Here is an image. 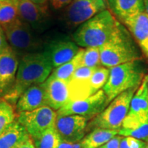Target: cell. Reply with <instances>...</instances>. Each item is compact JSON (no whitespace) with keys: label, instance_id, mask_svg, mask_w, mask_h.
Segmentation results:
<instances>
[{"label":"cell","instance_id":"ffe728a7","mask_svg":"<svg viewBox=\"0 0 148 148\" xmlns=\"http://www.w3.org/2000/svg\"><path fill=\"white\" fill-rule=\"evenodd\" d=\"M119 130L95 128L88 133L82 140L84 148H98L103 146L116 135Z\"/></svg>","mask_w":148,"mask_h":148},{"label":"cell","instance_id":"5b68a950","mask_svg":"<svg viewBox=\"0 0 148 148\" xmlns=\"http://www.w3.org/2000/svg\"><path fill=\"white\" fill-rule=\"evenodd\" d=\"M138 88L136 86L124 91L111 101L101 113L88 123L87 132L95 128L120 130L128 113L132 98Z\"/></svg>","mask_w":148,"mask_h":148},{"label":"cell","instance_id":"7c38bea8","mask_svg":"<svg viewBox=\"0 0 148 148\" xmlns=\"http://www.w3.org/2000/svg\"><path fill=\"white\" fill-rule=\"evenodd\" d=\"M18 63L17 53L9 45L0 52V95L3 97L13 86Z\"/></svg>","mask_w":148,"mask_h":148},{"label":"cell","instance_id":"7a4b0ae2","mask_svg":"<svg viewBox=\"0 0 148 148\" xmlns=\"http://www.w3.org/2000/svg\"><path fill=\"white\" fill-rule=\"evenodd\" d=\"M134 40L126 27L119 23L108 41L99 47L101 65L110 69L138 60L140 54Z\"/></svg>","mask_w":148,"mask_h":148},{"label":"cell","instance_id":"4dcf8cb0","mask_svg":"<svg viewBox=\"0 0 148 148\" xmlns=\"http://www.w3.org/2000/svg\"><path fill=\"white\" fill-rule=\"evenodd\" d=\"M14 148H36L33 142L32 138L27 134L23 140Z\"/></svg>","mask_w":148,"mask_h":148},{"label":"cell","instance_id":"e0dca14e","mask_svg":"<svg viewBox=\"0 0 148 148\" xmlns=\"http://www.w3.org/2000/svg\"><path fill=\"white\" fill-rule=\"evenodd\" d=\"M47 106L45 90L42 84L33 85L24 91L16 103V114L30 112Z\"/></svg>","mask_w":148,"mask_h":148},{"label":"cell","instance_id":"d590c367","mask_svg":"<svg viewBox=\"0 0 148 148\" xmlns=\"http://www.w3.org/2000/svg\"><path fill=\"white\" fill-rule=\"evenodd\" d=\"M145 148H148V142H146V145Z\"/></svg>","mask_w":148,"mask_h":148},{"label":"cell","instance_id":"6da1fadb","mask_svg":"<svg viewBox=\"0 0 148 148\" xmlns=\"http://www.w3.org/2000/svg\"><path fill=\"white\" fill-rule=\"evenodd\" d=\"M52 69L51 62L43 53L32 52L23 55L18 63L13 86L3 96V99L11 104H15L27 88L45 82Z\"/></svg>","mask_w":148,"mask_h":148},{"label":"cell","instance_id":"2e32d148","mask_svg":"<svg viewBox=\"0 0 148 148\" xmlns=\"http://www.w3.org/2000/svg\"><path fill=\"white\" fill-rule=\"evenodd\" d=\"M121 22L148 59V16L145 12L125 18Z\"/></svg>","mask_w":148,"mask_h":148},{"label":"cell","instance_id":"9a60e30c","mask_svg":"<svg viewBox=\"0 0 148 148\" xmlns=\"http://www.w3.org/2000/svg\"><path fill=\"white\" fill-rule=\"evenodd\" d=\"M19 18L32 27L38 29L44 27L47 16V7L37 5L31 0H14Z\"/></svg>","mask_w":148,"mask_h":148},{"label":"cell","instance_id":"ac0fdd59","mask_svg":"<svg viewBox=\"0 0 148 148\" xmlns=\"http://www.w3.org/2000/svg\"><path fill=\"white\" fill-rule=\"evenodd\" d=\"M110 12L122 21L145 12L144 0H107Z\"/></svg>","mask_w":148,"mask_h":148},{"label":"cell","instance_id":"3957f363","mask_svg":"<svg viewBox=\"0 0 148 148\" xmlns=\"http://www.w3.org/2000/svg\"><path fill=\"white\" fill-rule=\"evenodd\" d=\"M119 23L106 9L81 24L74 32L73 40L80 47H100L112 36Z\"/></svg>","mask_w":148,"mask_h":148},{"label":"cell","instance_id":"f1b7e54d","mask_svg":"<svg viewBox=\"0 0 148 148\" xmlns=\"http://www.w3.org/2000/svg\"><path fill=\"white\" fill-rule=\"evenodd\" d=\"M123 138V136L120 135H116L113 138H111L109 141L107 142L106 144H104L103 146H101L103 148H119L121 140Z\"/></svg>","mask_w":148,"mask_h":148},{"label":"cell","instance_id":"4316f807","mask_svg":"<svg viewBox=\"0 0 148 148\" xmlns=\"http://www.w3.org/2000/svg\"><path fill=\"white\" fill-rule=\"evenodd\" d=\"M101 64L99 47H87L84 49L82 60V66L98 67Z\"/></svg>","mask_w":148,"mask_h":148},{"label":"cell","instance_id":"277c9868","mask_svg":"<svg viewBox=\"0 0 148 148\" xmlns=\"http://www.w3.org/2000/svg\"><path fill=\"white\" fill-rule=\"evenodd\" d=\"M106 84L103 87L109 104L120 94L130 88L139 86L144 77V71L139 60L131 61L110 68Z\"/></svg>","mask_w":148,"mask_h":148},{"label":"cell","instance_id":"836d02e7","mask_svg":"<svg viewBox=\"0 0 148 148\" xmlns=\"http://www.w3.org/2000/svg\"><path fill=\"white\" fill-rule=\"evenodd\" d=\"M33 2L36 3L37 5H41V6H45L47 0H31Z\"/></svg>","mask_w":148,"mask_h":148},{"label":"cell","instance_id":"484cf974","mask_svg":"<svg viewBox=\"0 0 148 148\" xmlns=\"http://www.w3.org/2000/svg\"><path fill=\"white\" fill-rule=\"evenodd\" d=\"M119 135L122 136H131L148 142V121L132 129L120 128Z\"/></svg>","mask_w":148,"mask_h":148},{"label":"cell","instance_id":"d4e9b609","mask_svg":"<svg viewBox=\"0 0 148 148\" xmlns=\"http://www.w3.org/2000/svg\"><path fill=\"white\" fill-rule=\"evenodd\" d=\"M110 69L104 66H98L89 79V86L91 95H94L106 84Z\"/></svg>","mask_w":148,"mask_h":148},{"label":"cell","instance_id":"7402d4cb","mask_svg":"<svg viewBox=\"0 0 148 148\" xmlns=\"http://www.w3.org/2000/svg\"><path fill=\"white\" fill-rule=\"evenodd\" d=\"M19 18L14 0H0V25L13 23Z\"/></svg>","mask_w":148,"mask_h":148},{"label":"cell","instance_id":"5bb4252c","mask_svg":"<svg viewBox=\"0 0 148 148\" xmlns=\"http://www.w3.org/2000/svg\"><path fill=\"white\" fill-rule=\"evenodd\" d=\"M45 90L47 106L58 110L69 101L68 82L51 76L42 83Z\"/></svg>","mask_w":148,"mask_h":148},{"label":"cell","instance_id":"e575fe53","mask_svg":"<svg viewBox=\"0 0 148 148\" xmlns=\"http://www.w3.org/2000/svg\"><path fill=\"white\" fill-rule=\"evenodd\" d=\"M144 5H145V12L148 16V0H144Z\"/></svg>","mask_w":148,"mask_h":148},{"label":"cell","instance_id":"d6986e66","mask_svg":"<svg viewBox=\"0 0 148 148\" xmlns=\"http://www.w3.org/2000/svg\"><path fill=\"white\" fill-rule=\"evenodd\" d=\"M27 134L23 125L15 120L0 135V148H14Z\"/></svg>","mask_w":148,"mask_h":148},{"label":"cell","instance_id":"30bf717a","mask_svg":"<svg viewBox=\"0 0 148 148\" xmlns=\"http://www.w3.org/2000/svg\"><path fill=\"white\" fill-rule=\"evenodd\" d=\"M106 9L104 0H73L66 8L65 20L70 26H77Z\"/></svg>","mask_w":148,"mask_h":148},{"label":"cell","instance_id":"603a6c76","mask_svg":"<svg viewBox=\"0 0 148 148\" xmlns=\"http://www.w3.org/2000/svg\"><path fill=\"white\" fill-rule=\"evenodd\" d=\"M32 140L36 148H57L61 140L54 127L48 129Z\"/></svg>","mask_w":148,"mask_h":148},{"label":"cell","instance_id":"4fadbf2b","mask_svg":"<svg viewBox=\"0 0 148 148\" xmlns=\"http://www.w3.org/2000/svg\"><path fill=\"white\" fill-rule=\"evenodd\" d=\"M79 50L75 42L66 39L56 40L49 43L43 51L53 68L65 64L77 54Z\"/></svg>","mask_w":148,"mask_h":148},{"label":"cell","instance_id":"74e56055","mask_svg":"<svg viewBox=\"0 0 148 148\" xmlns=\"http://www.w3.org/2000/svg\"><path fill=\"white\" fill-rule=\"evenodd\" d=\"M104 1H105V0H104Z\"/></svg>","mask_w":148,"mask_h":148},{"label":"cell","instance_id":"8992f818","mask_svg":"<svg viewBox=\"0 0 148 148\" xmlns=\"http://www.w3.org/2000/svg\"><path fill=\"white\" fill-rule=\"evenodd\" d=\"M2 28L9 46L16 53H32L40 46V42L34 36L32 27L20 18Z\"/></svg>","mask_w":148,"mask_h":148},{"label":"cell","instance_id":"52a82bcc","mask_svg":"<svg viewBox=\"0 0 148 148\" xmlns=\"http://www.w3.org/2000/svg\"><path fill=\"white\" fill-rule=\"evenodd\" d=\"M57 112L48 106L40 107L30 112L16 114V120L23 125L32 138L37 137L48 129L54 127Z\"/></svg>","mask_w":148,"mask_h":148},{"label":"cell","instance_id":"ba28073f","mask_svg":"<svg viewBox=\"0 0 148 148\" xmlns=\"http://www.w3.org/2000/svg\"><path fill=\"white\" fill-rule=\"evenodd\" d=\"M108 105L106 94L101 89L86 99L68 102L57 110V116L79 115L91 120L101 113Z\"/></svg>","mask_w":148,"mask_h":148},{"label":"cell","instance_id":"8fae6325","mask_svg":"<svg viewBox=\"0 0 148 148\" xmlns=\"http://www.w3.org/2000/svg\"><path fill=\"white\" fill-rule=\"evenodd\" d=\"M88 121L86 117L79 115L57 116L54 128L61 140L81 141L87 132Z\"/></svg>","mask_w":148,"mask_h":148},{"label":"cell","instance_id":"8d00e7d4","mask_svg":"<svg viewBox=\"0 0 148 148\" xmlns=\"http://www.w3.org/2000/svg\"><path fill=\"white\" fill-rule=\"evenodd\" d=\"M98 148H103L102 147H98Z\"/></svg>","mask_w":148,"mask_h":148},{"label":"cell","instance_id":"83f0119b","mask_svg":"<svg viewBox=\"0 0 148 148\" xmlns=\"http://www.w3.org/2000/svg\"><path fill=\"white\" fill-rule=\"evenodd\" d=\"M146 142L131 136H123L119 148H145Z\"/></svg>","mask_w":148,"mask_h":148},{"label":"cell","instance_id":"f546056e","mask_svg":"<svg viewBox=\"0 0 148 148\" xmlns=\"http://www.w3.org/2000/svg\"><path fill=\"white\" fill-rule=\"evenodd\" d=\"M57 148H84L82 140L78 142H69L61 140Z\"/></svg>","mask_w":148,"mask_h":148},{"label":"cell","instance_id":"d6a6232c","mask_svg":"<svg viewBox=\"0 0 148 148\" xmlns=\"http://www.w3.org/2000/svg\"><path fill=\"white\" fill-rule=\"evenodd\" d=\"M8 45H9L8 42H7L5 33L3 32V29L2 27L0 25V52H1Z\"/></svg>","mask_w":148,"mask_h":148},{"label":"cell","instance_id":"cb8c5ba5","mask_svg":"<svg viewBox=\"0 0 148 148\" xmlns=\"http://www.w3.org/2000/svg\"><path fill=\"white\" fill-rule=\"evenodd\" d=\"M16 116V110L13 105L3 98H0V135L15 121Z\"/></svg>","mask_w":148,"mask_h":148},{"label":"cell","instance_id":"44dd1931","mask_svg":"<svg viewBox=\"0 0 148 148\" xmlns=\"http://www.w3.org/2000/svg\"><path fill=\"white\" fill-rule=\"evenodd\" d=\"M84 49H79L76 55L69 62L58 66L52 71L49 76L69 82L74 72L82 66V60Z\"/></svg>","mask_w":148,"mask_h":148},{"label":"cell","instance_id":"9c48e42d","mask_svg":"<svg viewBox=\"0 0 148 148\" xmlns=\"http://www.w3.org/2000/svg\"><path fill=\"white\" fill-rule=\"evenodd\" d=\"M148 121V75L143 77L133 95L121 128L132 129Z\"/></svg>","mask_w":148,"mask_h":148},{"label":"cell","instance_id":"1f68e13d","mask_svg":"<svg viewBox=\"0 0 148 148\" xmlns=\"http://www.w3.org/2000/svg\"><path fill=\"white\" fill-rule=\"evenodd\" d=\"M72 1L73 0H51V3L53 8L58 10L64 6H68Z\"/></svg>","mask_w":148,"mask_h":148}]
</instances>
